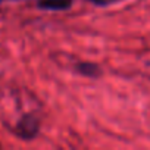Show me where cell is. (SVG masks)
I'll return each mask as SVG.
<instances>
[{"label": "cell", "mask_w": 150, "mask_h": 150, "mask_svg": "<svg viewBox=\"0 0 150 150\" xmlns=\"http://www.w3.org/2000/svg\"><path fill=\"white\" fill-rule=\"evenodd\" d=\"M38 128L40 124L34 115H24L16 125V134L24 140H31L37 135Z\"/></svg>", "instance_id": "obj_1"}, {"label": "cell", "mask_w": 150, "mask_h": 150, "mask_svg": "<svg viewBox=\"0 0 150 150\" xmlns=\"http://www.w3.org/2000/svg\"><path fill=\"white\" fill-rule=\"evenodd\" d=\"M72 0H40L38 8L46 11H65L69 9Z\"/></svg>", "instance_id": "obj_2"}, {"label": "cell", "mask_w": 150, "mask_h": 150, "mask_svg": "<svg viewBox=\"0 0 150 150\" xmlns=\"http://www.w3.org/2000/svg\"><path fill=\"white\" fill-rule=\"evenodd\" d=\"M77 71L86 77H99L100 75V68L96 65V63H91V62H81L77 65Z\"/></svg>", "instance_id": "obj_3"}, {"label": "cell", "mask_w": 150, "mask_h": 150, "mask_svg": "<svg viewBox=\"0 0 150 150\" xmlns=\"http://www.w3.org/2000/svg\"><path fill=\"white\" fill-rule=\"evenodd\" d=\"M90 2H93V3H96V5L103 6V5H109V3H112L113 0H90Z\"/></svg>", "instance_id": "obj_4"}]
</instances>
